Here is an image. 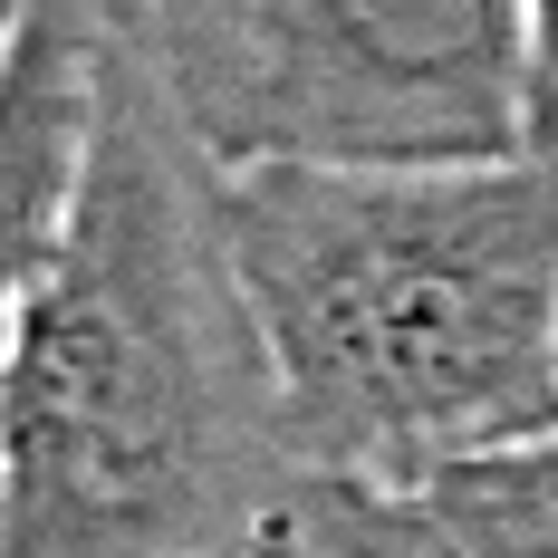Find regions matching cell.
<instances>
[{"label": "cell", "mask_w": 558, "mask_h": 558, "mask_svg": "<svg viewBox=\"0 0 558 558\" xmlns=\"http://www.w3.org/2000/svg\"><path fill=\"white\" fill-rule=\"evenodd\" d=\"M299 482L222 241V165L116 49L87 193L10 299L0 558H213Z\"/></svg>", "instance_id": "obj_1"}, {"label": "cell", "mask_w": 558, "mask_h": 558, "mask_svg": "<svg viewBox=\"0 0 558 558\" xmlns=\"http://www.w3.org/2000/svg\"><path fill=\"white\" fill-rule=\"evenodd\" d=\"M0 356H10V299H0Z\"/></svg>", "instance_id": "obj_8"}, {"label": "cell", "mask_w": 558, "mask_h": 558, "mask_svg": "<svg viewBox=\"0 0 558 558\" xmlns=\"http://www.w3.org/2000/svg\"><path fill=\"white\" fill-rule=\"evenodd\" d=\"M10 10H20V0H0V29H10Z\"/></svg>", "instance_id": "obj_9"}, {"label": "cell", "mask_w": 558, "mask_h": 558, "mask_svg": "<svg viewBox=\"0 0 558 558\" xmlns=\"http://www.w3.org/2000/svg\"><path fill=\"white\" fill-rule=\"evenodd\" d=\"M222 241L299 472L424 482L558 424V145L231 165Z\"/></svg>", "instance_id": "obj_2"}, {"label": "cell", "mask_w": 558, "mask_h": 558, "mask_svg": "<svg viewBox=\"0 0 558 558\" xmlns=\"http://www.w3.org/2000/svg\"><path fill=\"white\" fill-rule=\"evenodd\" d=\"M213 558H337V549H328V539H308V520L279 501L270 520H251V530H241V539H222Z\"/></svg>", "instance_id": "obj_7"}, {"label": "cell", "mask_w": 558, "mask_h": 558, "mask_svg": "<svg viewBox=\"0 0 558 558\" xmlns=\"http://www.w3.org/2000/svg\"><path fill=\"white\" fill-rule=\"evenodd\" d=\"M530 107L539 145H558V0H530Z\"/></svg>", "instance_id": "obj_6"}, {"label": "cell", "mask_w": 558, "mask_h": 558, "mask_svg": "<svg viewBox=\"0 0 558 558\" xmlns=\"http://www.w3.org/2000/svg\"><path fill=\"white\" fill-rule=\"evenodd\" d=\"M213 165L530 155V0H116Z\"/></svg>", "instance_id": "obj_3"}, {"label": "cell", "mask_w": 558, "mask_h": 558, "mask_svg": "<svg viewBox=\"0 0 558 558\" xmlns=\"http://www.w3.org/2000/svg\"><path fill=\"white\" fill-rule=\"evenodd\" d=\"M116 49H125L116 0H20L0 29V299H20L49 270L87 193Z\"/></svg>", "instance_id": "obj_4"}, {"label": "cell", "mask_w": 558, "mask_h": 558, "mask_svg": "<svg viewBox=\"0 0 558 558\" xmlns=\"http://www.w3.org/2000/svg\"><path fill=\"white\" fill-rule=\"evenodd\" d=\"M414 492L482 558H558V424L492 452H462L444 472H424Z\"/></svg>", "instance_id": "obj_5"}]
</instances>
